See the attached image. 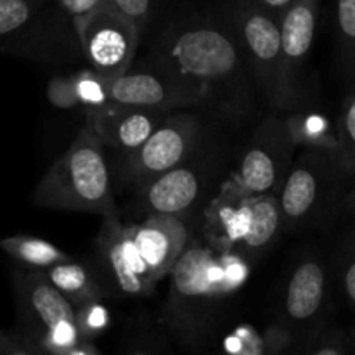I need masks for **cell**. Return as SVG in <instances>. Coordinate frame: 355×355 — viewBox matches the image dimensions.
<instances>
[{"label":"cell","mask_w":355,"mask_h":355,"mask_svg":"<svg viewBox=\"0 0 355 355\" xmlns=\"http://www.w3.org/2000/svg\"><path fill=\"white\" fill-rule=\"evenodd\" d=\"M170 290L159 322L186 347L207 343L222 305L234 297L225 283L218 250L205 239L187 243L170 270Z\"/></svg>","instance_id":"obj_1"},{"label":"cell","mask_w":355,"mask_h":355,"mask_svg":"<svg viewBox=\"0 0 355 355\" xmlns=\"http://www.w3.org/2000/svg\"><path fill=\"white\" fill-rule=\"evenodd\" d=\"M155 66L200 94L203 103L231 101L243 75L239 45L215 23L170 30L156 47Z\"/></svg>","instance_id":"obj_2"},{"label":"cell","mask_w":355,"mask_h":355,"mask_svg":"<svg viewBox=\"0 0 355 355\" xmlns=\"http://www.w3.org/2000/svg\"><path fill=\"white\" fill-rule=\"evenodd\" d=\"M33 201L38 207L101 217L118 214L104 144L89 125H83L64 155L42 177Z\"/></svg>","instance_id":"obj_3"},{"label":"cell","mask_w":355,"mask_h":355,"mask_svg":"<svg viewBox=\"0 0 355 355\" xmlns=\"http://www.w3.org/2000/svg\"><path fill=\"white\" fill-rule=\"evenodd\" d=\"M17 329L37 354L99 355L92 340L76 326L75 307L55 290L40 269H14Z\"/></svg>","instance_id":"obj_4"},{"label":"cell","mask_w":355,"mask_h":355,"mask_svg":"<svg viewBox=\"0 0 355 355\" xmlns=\"http://www.w3.org/2000/svg\"><path fill=\"white\" fill-rule=\"evenodd\" d=\"M283 229L277 194L248 193L225 180L205 214V239L218 250L260 259Z\"/></svg>","instance_id":"obj_5"},{"label":"cell","mask_w":355,"mask_h":355,"mask_svg":"<svg viewBox=\"0 0 355 355\" xmlns=\"http://www.w3.org/2000/svg\"><path fill=\"white\" fill-rule=\"evenodd\" d=\"M47 0H0V54L54 62L82 52L73 24L45 7Z\"/></svg>","instance_id":"obj_6"},{"label":"cell","mask_w":355,"mask_h":355,"mask_svg":"<svg viewBox=\"0 0 355 355\" xmlns=\"http://www.w3.org/2000/svg\"><path fill=\"white\" fill-rule=\"evenodd\" d=\"M238 35L250 69L270 106L274 110L297 106L284 76L279 19L250 0L238 12Z\"/></svg>","instance_id":"obj_7"},{"label":"cell","mask_w":355,"mask_h":355,"mask_svg":"<svg viewBox=\"0 0 355 355\" xmlns=\"http://www.w3.org/2000/svg\"><path fill=\"white\" fill-rule=\"evenodd\" d=\"M295 149L283 118L266 116L227 180L248 193L277 194L293 163Z\"/></svg>","instance_id":"obj_8"},{"label":"cell","mask_w":355,"mask_h":355,"mask_svg":"<svg viewBox=\"0 0 355 355\" xmlns=\"http://www.w3.org/2000/svg\"><path fill=\"white\" fill-rule=\"evenodd\" d=\"M340 175L342 172L333 153L305 149L300 158L291 163L277 193L283 229L295 231L307 224L321 210Z\"/></svg>","instance_id":"obj_9"},{"label":"cell","mask_w":355,"mask_h":355,"mask_svg":"<svg viewBox=\"0 0 355 355\" xmlns=\"http://www.w3.org/2000/svg\"><path fill=\"white\" fill-rule=\"evenodd\" d=\"M200 132L201 123L194 114L162 118L141 146L123 153L125 179L139 189L159 173L184 163L193 153Z\"/></svg>","instance_id":"obj_10"},{"label":"cell","mask_w":355,"mask_h":355,"mask_svg":"<svg viewBox=\"0 0 355 355\" xmlns=\"http://www.w3.org/2000/svg\"><path fill=\"white\" fill-rule=\"evenodd\" d=\"M83 58L104 78L123 75L134 61L141 33L113 10H96L73 23Z\"/></svg>","instance_id":"obj_11"},{"label":"cell","mask_w":355,"mask_h":355,"mask_svg":"<svg viewBox=\"0 0 355 355\" xmlns=\"http://www.w3.org/2000/svg\"><path fill=\"white\" fill-rule=\"evenodd\" d=\"M328 288V270L319 257L298 260L288 277L283 298V321L295 331L298 345H307L324 326Z\"/></svg>","instance_id":"obj_12"},{"label":"cell","mask_w":355,"mask_h":355,"mask_svg":"<svg viewBox=\"0 0 355 355\" xmlns=\"http://www.w3.org/2000/svg\"><path fill=\"white\" fill-rule=\"evenodd\" d=\"M110 99L127 106L168 111L203 104L200 94L153 64V69H139L116 76L110 82Z\"/></svg>","instance_id":"obj_13"},{"label":"cell","mask_w":355,"mask_h":355,"mask_svg":"<svg viewBox=\"0 0 355 355\" xmlns=\"http://www.w3.org/2000/svg\"><path fill=\"white\" fill-rule=\"evenodd\" d=\"M96 246L104 269L121 293L128 297L153 293L156 284L149 277L141 253L118 214L104 217Z\"/></svg>","instance_id":"obj_14"},{"label":"cell","mask_w":355,"mask_h":355,"mask_svg":"<svg viewBox=\"0 0 355 355\" xmlns=\"http://www.w3.org/2000/svg\"><path fill=\"white\" fill-rule=\"evenodd\" d=\"M153 283L166 277L189 243L180 215L149 214L141 224L127 225Z\"/></svg>","instance_id":"obj_15"},{"label":"cell","mask_w":355,"mask_h":355,"mask_svg":"<svg viewBox=\"0 0 355 355\" xmlns=\"http://www.w3.org/2000/svg\"><path fill=\"white\" fill-rule=\"evenodd\" d=\"M87 125L104 146L128 153L141 146L162 121V111L127 106L120 103L103 104L85 110Z\"/></svg>","instance_id":"obj_16"},{"label":"cell","mask_w":355,"mask_h":355,"mask_svg":"<svg viewBox=\"0 0 355 355\" xmlns=\"http://www.w3.org/2000/svg\"><path fill=\"white\" fill-rule=\"evenodd\" d=\"M321 0H295L279 17L281 51L288 89L298 103L300 78L318 30Z\"/></svg>","instance_id":"obj_17"},{"label":"cell","mask_w":355,"mask_h":355,"mask_svg":"<svg viewBox=\"0 0 355 355\" xmlns=\"http://www.w3.org/2000/svg\"><path fill=\"white\" fill-rule=\"evenodd\" d=\"M201 173L186 162L139 187L142 210L159 215H184L201 193Z\"/></svg>","instance_id":"obj_18"},{"label":"cell","mask_w":355,"mask_h":355,"mask_svg":"<svg viewBox=\"0 0 355 355\" xmlns=\"http://www.w3.org/2000/svg\"><path fill=\"white\" fill-rule=\"evenodd\" d=\"M44 274L73 307L92 300H103L106 297V290L94 272L73 259L47 267Z\"/></svg>","instance_id":"obj_19"},{"label":"cell","mask_w":355,"mask_h":355,"mask_svg":"<svg viewBox=\"0 0 355 355\" xmlns=\"http://www.w3.org/2000/svg\"><path fill=\"white\" fill-rule=\"evenodd\" d=\"M288 135L297 148L321 149L336 155L338 139L336 130L324 114L319 113H291L283 118Z\"/></svg>","instance_id":"obj_20"},{"label":"cell","mask_w":355,"mask_h":355,"mask_svg":"<svg viewBox=\"0 0 355 355\" xmlns=\"http://www.w3.org/2000/svg\"><path fill=\"white\" fill-rule=\"evenodd\" d=\"M0 248L14 259L16 262L30 267V269H47L54 263L64 262L71 257L62 252L54 243L45 241L42 238H33V236H9V238L0 241Z\"/></svg>","instance_id":"obj_21"},{"label":"cell","mask_w":355,"mask_h":355,"mask_svg":"<svg viewBox=\"0 0 355 355\" xmlns=\"http://www.w3.org/2000/svg\"><path fill=\"white\" fill-rule=\"evenodd\" d=\"M336 162L343 177H355V89L349 92L336 125Z\"/></svg>","instance_id":"obj_22"},{"label":"cell","mask_w":355,"mask_h":355,"mask_svg":"<svg viewBox=\"0 0 355 355\" xmlns=\"http://www.w3.org/2000/svg\"><path fill=\"white\" fill-rule=\"evenodd\" d=\"M336 40L343 69L355 78V0H336Z\"/></svg>","instance_id":"obj_23"},{"label":"cell","mask_w":355,"mask_h":355,"mask_svg":"<svg viewBox=\"0 0 355 355\" xmlns=\"http://www.w3.org/2000/svg\"><path fill=\"white\" fill-rule=\"evenodd\" d=\"M71 76L76 101H78V106H82L83 110L103 106V104L111 101L110 80L99 75L96 69H80V71L71 73Z\"/></svg>","instance_id":"obj_24"},{"label":"cell","mask_w":355,"mask_h":355,"mask_svg":"<svg viewBox=\"0 0 355 355\" xmlns=\"http://www.w3.org/2000/svg\"><path fill=\"white\" fill-rule=\"evenodd\" d=\"M304 352L311 355H347L355 352V340L343 328L322 326L304 347Z\"/></svg>","instance_id":"obj_25"},{"label":"cell","mask_w":355,"mask_h":355,"mask_svg":"<svg viewBox=\"0 0 355 355\" xmlns=\"http://www.w3.org/2000/svg\"><path fill=\"white\" fill-rule=\"evenodd\" d=\"M75 319L83 338L92 342L111 326V314L103 300H92L75 307Z\"/></svg>","instance_id":"obj_26"},{"label":"cell","mask_w":355,"mask_h":355,"mask_svg":"<svg viewBox=\"0 0 355 355\" xmlns=\"http://www.w3.org/2000/svg\"><path fill=\"white\" fill-rule=\"evenodd\" d=\"M222 349L232 355H263L262 333L253 326L241 324L225 336Z\"/></svg>","instance_id":"obj_27"},{"label":"cell","mask_w":355,"mask_h":355,"mask_svg":"<svg viewBox=\"0 0 355 355\" xmlns=\"http://www.w3.org/2000/svg\"><path fill=\"white\" fill-rule=\"evenodd\" d=\"M298 345L297 335L284 321L274 322L262 331L263 355H277L293 350Z\"/></svg>","instance_id":"obj_28"},{"label":"cell","mask_w":355,"mask_h":355,"mask_svg":"<svg viewBox=\"0 0 355 355\" xmlns=\"http://www.w3.org/2000/svg\"><path fill=\"white\" fill-rule=\"evenodd\" d=\"M107 10H113L125 21L134 24L142 35L153 10V0H107Z\"/></svg>","instance_id":"obj_29"},{"label":"cell","mask_w":355,"mask_h":355,"mask_svg":"<svg viewBox=\"0 0 355 355\" xmlns=\"http://www.w3.org/2000/svg\"><path fill=\"white\" fill-rule=\"evenodd\" d=\"M47 99L51 101L52 106L61 107V110L78 107L75 87H73V76H52L47 83Z\"/></svg>","instance_id":"obj_30"},{"label":"cell","mask_w":355,"mask_h":355,"mask_svg":"<svg viewBox=\"0 0 355 355\" xmlns=\"http://www.w3.org/2000/svg\"><path fill=\"white\" fill-rule=\"evenodd\" d=\"M340 276H342L343 291L355 309V231L345 245L340 260Z\"/></svg>","instance_id":"obj_31"},{"label":"cell","mask_w":355,"mask_h":355,"mask_svg":"<svg viewBox=\"0 0 355 355\" xmlns=\"http://www.w3.org/2000/svg\"><path fill=\"white\" fill-rule=\"evenodd\" d=\"M58 3L71 23L83 19L96 10L107 9V0H58Z\"/></svg>","instance_id":"obj_32"},{"label":"cell","mask_w":355,"mask_h":355,"mask_svg":"<svg viewBox=\"0 0 355 355\" xmlns=\"http://www.w3.org/2000/svg\"><path fill=\"white\" fill-rule=\"evenodd\" d=\"M0 355H38L26 338L16 331L0 329Z\"/></svg>","instance_id":"obj_33"},{"label":"cell","mask_w":355,"mask_h":355,"mask_svg":"<svg viewBox=\"0 0 355 355\" xmlns=\"http://www.w3.org/2000/svg\"><path fill=\"white\" fill-rule=\"evenodd\" d=\"M253 2L259 3L260 7H263L266 10H269L270 14H274V16L279 19L281 14H283L284 10H286L288 7L295 2V0H253Z\"/></svg>","instance_id":"obj_34"},{"label":"cell","mask_w":355,"mask_h":355,"mask_svg":"<svg viewBox=\"0 0 355 355\" xmlns=\"http://www.w3.org/2000/svg\"><path fill=\"white\" fill-rule=\"evenodd\" d=\"M347 207H349V210L352 211V215H354V218H355V189L352 191V193H350L349 200H347Z\"/></svg>","instance_id":"obj_35"}]
</instances>
